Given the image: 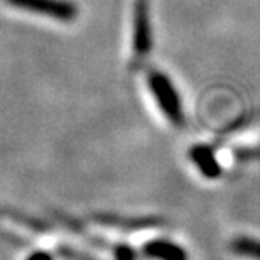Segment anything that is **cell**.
I'll return each instance as SVG.
<instances>
[{
  "mask_svg": "<svg viewBox=\"0 0 260 260\" xmlns=\"http://www.w3.org/2000/svg\"><path fill=\"white\" fill-rule=\"evenodd\" d=\"M145 255L155 260H188V253L183 247L169 240H152L144 247Z\"/></svg>",
  "mask_w": 260,
  "mask_h": 260,
  "instance_id": "obj_5",
  "label": "cell"
},
{
  "mask_svg": "<svg viewBox=\"0 0 260 260\" xmlns=\"http://www.w3.org/2000/svg\"><path fill=\"white\" fill-rule=\"evenodd\" d=\"M189 157L194 166L200 169V173L208 179H218L221 174V168L213 154V150L208 145H193L189 149Z\"/></svg>",
  "mask_w": 260,
  "mask_h": 260,
  "instance_id": "obj_4",
  "label": "cell"
},
{
  "mask_svg": "<svg viewBox=\"0 0 260 260\" xmlns=\"http://www.w3.org/2000/svg\"><path fill=\"white\" fill-rule=\"evenodd\" d=\"M15 9L41 14L59 22H73L78 17V7L68 0H5Z\"/></svg>",
  "mask_w": 260,
  "mask_h": 260,
  "instance_id": "obj_2",
  "label": "cell"
},
{
  "mask_svg": "<svg viewBox=\"0 0 260 260\" xmlns=\"http://www.w3.org/2000/svg\"><path fill=\"white\" fill-rule=\"evenodd\" d=\"M152 49V32H150L149 2L135 0L134 5V51L145 56Z\"/></svg>",
  "mask_w": 260,
  "mask_h": 260,
  "instance_id": "obj_3",
  "label": "cell"
},
{
  "mask_svg": "<svg viewBox=\"0 0 260 260\" xmlns=\"http://www.w3.org/2000/svg\"><path fill=\"white\" fill-rule=\"evenodd\" d=\"M113 253H115V260H135V252L123 243L113 248Z\"/></svg>",
  "mask_w": 260,
  "mask_h": 260,
  "instance_id": "obj_8",
  "label": "cell"
},
{
  "mask_svg": "<svg viewBox=\"0 0 260 260\" xmlns=\"http://www.w3.org/2000/svg\"><path fill=\"white\" fill-rule=\"evenodd\" d=\"M147 83L164 115L169 118L173 125L183 127L184 125L183 102H181L173 81L160 71H150L147 76Z\"/></svg>",
  "mask_w": 260,
  "mask_h": 260,
  "instance_id": "obj_1",
  "label": "cell"
},
{
  "mask_svg": "<svg viewBox=\"0 0 260 260\" xmlns=\"http://www.w3.org/2000/svg\"><path fill=\"white\" fill-rule=\"evenodd\" d=\"M95 221L102 223L105 226H117V228H142L155 225V220H132V218H122L117 215H95Z\"/></svg>",
  "mask_w": 260,
  "mask_h": 260,
  "instance_id": "obj_6",
  "label": "cell"
},
{
  "mask_svg": "<svg viewBox=\"0 0 260 260\" xmlns=\"http://www.w3.org/2000/svg\"><path fill=\"white\" fill-rule=\"evenodd\" d=\"M27 260H54L53 257L49 255L48 252H43V250H39V252H34V253H30L29 258Z\"/></svg>",
  "mask_w": 260,
  "mask_h": 260,
  "instance_id": "obj_9",
  "label": "cell"
},
{
  "mask_svg": "<svg viewBox=\"0 0 260 260\" xmlns=\"http://www.w3.org/2000/svg\"><path fill=\"white\" fill-rule=\"evenodd\" d=\"M232 250L237 252L238 255L260 260V240L248 237H238L232 242Z\"/></svg>",
  "mask_w": 260,
  "mask_h": 260,
  "instance_id": "obj_7",
  "label": "cell"
}]
</instances>
